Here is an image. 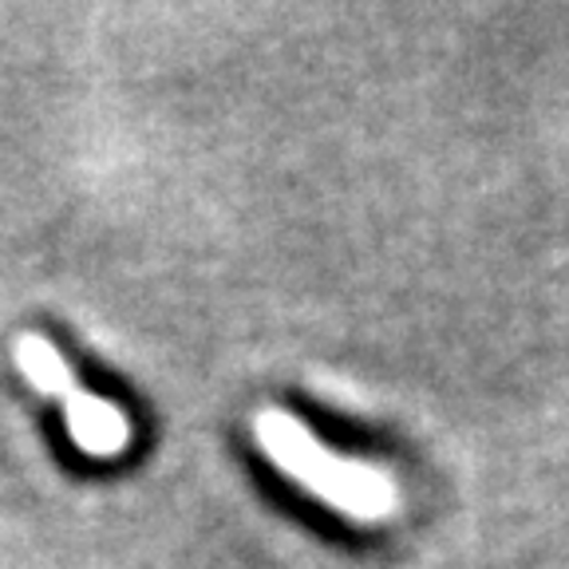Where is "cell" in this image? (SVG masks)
Returning a JSON list of instances; mask_svg holds the SVG:
<instances>
[{
  "label": "cell",
  "instance_id": "6da1fadb",
  "mask_svg": "<svg viewBox=\"0 0 569 569\" xmlns=\"http://www.w3.org/2000/svg\"><path fill=\"white\" fill-rule=\"evenodd\" d=\"M253 436L261 451L281 467L289 479H297L305 490L320 495L332 510L356 518V522H380L396 510L400 495L396 482L360 459H340L312 436L301 419H293L281 408H261L253 416Z\"/></svg>",
  "mask_w": 569,
  "mask_h": 569
},
{
  "label": "cell",
  "instance_id": "3957f363",
  "mask_svg": "<svg viewBox=\"0 0 569 569\" xmlns=\"http://www.w3.org/2000/svg\"><path fill=\"white\" fill-rule=\"evenodd\" d=\"M12 360H17L20 376H24V380L32 383L40 396H48V400H60L63 403V400H71V396L80 391V383H76V372H71L68 360L56 352L52 340L24 332V337L17 340V348H12Z\"/></svg>",
  "mask_w": 569,
  "mask_h": 569
},
{
  "label": "cell",
  "instance_id": "7a4b0ae2",
  "mask_svg": "<svg viewBox=\"0 0 569 569\" xmlns=\"http://www.w3.org/2000/svg\"><path fill=\"white\" fill-rule=\"evenodd\" d=\"M63 423L76 447L96 459H116L131 447V419L123 416V408L91 391H76L71 400H63Z\"/></svg>",
  "mask_w": 569,
  "mask_h": 569
}]
</instances>
